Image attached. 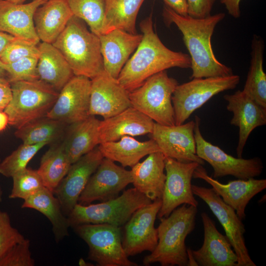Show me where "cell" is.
Masks as SVG:
<instances>
[{
    "mask_svg": "<svg viewBox=\"0 0 266 266\" xmlns=\"http://www.w3.org/2000/svg\"><path fill=\"white\" fill-rule=\"evenodd\" d=\"M227 109L233 114L231 125L239 128L236 153L242 158L243 149L251 132L257 127L266 124V108L259 105L242 91L224 96Z\"/></svg>",
    "mask_w": 266,
    "mask_h": 266,
    "instance_id": "ffe728a7",
    "label": "cell"
},
{
    "mask_svg": "<svg viewBox=\"0 0 266 266\" xmlns=\"http://www.w3.org/2000/svg\"><path fill=\"white\" fill-rule=\"evenodd\" d=\"M41 3L43 4L45 2H46V1L48 0H39Z\"/></svg>",
    "mask_w": 266,
    "mask_h": 266,
    "instance_id": "f5cc1de1",
    "label": "cell"
},
{
    "mask_svg": "<svg viewBox=\"0 0 266 266\" xmlns=\"http://www.w3.org/2000/svg\"><path fill=\"white\" fill-rule=\"evenodd\" d=\"M91 80L81 75H73L60 90L56 101L47 117L67 125L89 116Z\"/></svg>",
    "mask_w": 266,
    "mask_h": 266,
    "instance_id": "9a60e30c",
    "label": "cell"
},
{
    "mask_svg": "<svg viewBox=\"0 0 266 266\" xmlns=\"http://www.w3.org/2000/svg\"><path fill=\"white\" fill-rule=\"evenodd\" d=\"M12 98V90L9 82L0 76V110L4 111Z\"/></svg>",
    "mask_w": 266,
    "mask_h": 266,
    "instance_id": "7bdbcfd3",
    "label": "cell"
},
{
    "mask_svg": "<svg viewBox=\"0 0 266 266\" xmlns=\"http://www.w3.org/2000/svg\"><path fill=\"white\" fill-rule=\"evenodd\" d=\"M15 39L12 35L0 31V57L7 46Z\"/></svg>",
    "mask_w": 266,
    "mask_h": 266,
    "instance_id": "bcb514c9",
    "label": "cell"
},
{
    "mask_svg": "<svg viewBox=\"0 0 266 266\" xmlns=\"http://www.w3.org/2000/svg\"><path fill=\"white\" fill-rule=\"evenodd\" d=\"M37 57H26L9 64H4V72L10 83L19 81L39 79L37 73Z\"/></svg>",
    "mask_w": 266,
    "mask_h": 266,
    "instance_id": "74e56055",
    "label": "cell"
},
{
    "mask_svg": "<svg viewBox=\"0 0 266 266\" xmlns=\"http://www.w3.org/2000/svg\"><path fill=\"white\" fill-rule=\"evenodd\" d=\"M73 16L84 21L99 36L104 32V0H66Z\"/></svg>",
    "mask_w": 266,
    "mask_h": 266,
    "instance_id": "e575fe53",
    "label": "cell"
},
{
    "mask_svg": "<svg viewBox=\"0 0 266 266\" xmlns=\"http://www.w3.org/2000/svg\"><path fill=\"white\" fill-rule=\"evenodd\" d=\"M71 164L61 143L51 146L44 153L37 170L44 186L53 192L66 174Z\"/></svg>",
    "mask_w": 266,
    "mask_h": 266,
    "instance_id": "836d02e7",
    "label": "cell"
},
{
    "mask_svg": "<svg viewBox=\"0 0 266 266\" xmlns=\"http://www.w3.org/2000/svg\"><path fill=\"white\" fill-rule=\"evenodd\" d=\"M239 81L240 76L233 74L193 78L189 82L178 84L171 98L175 125L183 124L193 112L214 96L234 89Z\"/></svg>",
    "mask_w": 266,
    "mask_h": 266,
    "instance_id": "ba28073f",
    "label": "cell"
},
{
    "mask_svg": "<svg viewBox=\"0 0 266 266\" xmlns=\"http://www.w3.org/2000/svg\"><path fill=\"white\" fill-rule=\"evenodd\" d=\"M67 126L63 122L46 116L16 129L14 135L22 141L23 144H49L63 136Z\"/></svg>",
    "mask_w": 266,
    "mask_h": 266,
    "instance_id": "d6a6232c",
    "label": "cell"
},
{
    "mask_svg": "<svg viewBox=\"0 0 266 266\" xmlns=\"http://www.w3.org/2000/svg\"><path fill=\"white\" fill-rule=\"evenodd\" d=\"M21 207L35 209L45 215L52 224L57 242L68 236L70 226L67 217L63 213L58 199L48 188L44 187L25 199Z\"/></svg>",
    "mask_w": 266,
    "mask_h": 266,
    "instance_id": "f546056e",
    "label": "cell"
},
{
    "mask_svg": "<svg viewBox=\"0 0 266 266\" xmlns=\"http://www.w3.org/2000/svg\"><path fill=\"white\" fill-rule=\"evenodd\" d=\"M142 39L117 78L129 92L141 86L149 77L171 67L191 68L189 55L166 47L155 32L152 15L140 23Z\"/></svg>",
    "mask_w": 266,
    "mask_h": 266,
    "instance_id": "6da1fadb",
    "label": "cell"
},
{
    "mask_svg": "<svg viewBox=\"0 0 266 266\" xmlns=\"http://www.w3.org/2000/svg\"><path fill=\"white\" fill-rule=\"evenodd\" d=\"M216 0H187L188 15L195 18H203L211 15Z\"/></svg>",
    "mask_w": 266,
    "mask_h": 266,
    "instance_id": "b9f144b4",
    "label": "cell"
},
{
    "mask_svg": "<svg viewBox=\"0 0 266 266\" xmlns=\"http://www.w3.org/2000/svg\"><path fill=\"white\" fill-rule=\"evenodd\" d=\"M12 178L13 185L9 196L10 199L24 200L45 187L37 170L26 167Z\"/></svg>",
    "mask_w": 266,
    "mask_h": 266,
    "instance_id": "8d00e7d4",
    "label": "cell"
},
{
    "mask_svg": "<svg viewBox=\"0 0 266 266\" xmlns=\"http://www.w3.org/2000/svg\"><path fill=\"white\" fill-rule=\"evenodd\" d=\"M98 147L104 158L117 162L124 167H132L145 156L161 152L153 139L139 141L129 135L117 141L101 143Z\"/></svg>",
    "mask_w": 266,
    "mask_h": 266,
    "instance_id": "4316f807",
    "label": "cell"
},
{
    "mask_svg": "<svg viewBox=\"0 0 266 266\" xmlns=\"http://www.w3.org/2000/svg\"><path fill=\"white\" fill-rule=\"evenodd\" d=\"M165 164L166 179L162 205L157 215L159 219L167 217L183 204L195 207L199 204L192 192L191 180L194 170L200 164L182 163L169 157L165 158Z\"/></svg>",
    "mask_w": 266,
    "mask_h": 266,
    "instance_id": "7c38bea8",
    "label": "cell"
},
{
    "mask_svg": "<svg viewBox=\"0 0 266 266\" xmlns=\"http://www.w3.org/2000/svg\"><path fill=\"white\" fill-rule=\"evenodd\" d=\"M38 45L16 38L6 48L0 57V61L6 64L26 57L38 58Z\"/></svg>",
    "mask_w": 266,
    "mask_h": 266,
    "instance_id": "ab89813d",
    "label": "cell"
},
{
    "mask_svg": "<svg viewBox=\"0 0 266 266\" xmlns=\"http://www.w3.org/2000/svg\"><path fill=\"white\" fill-rule=\"evenodd\" d=\"M195 121L196 154L211 166L213 169V178L232 175L238 179L246 180L261 174L264 166L259 158L244 159L227 154L203 138L200 130V119L198 116H195Z\"/></svg>",
    "mask_w": 266,
    "mask_h": 266,
    "instance_id": "30bf717a",
    "label": "cell"
},
{
    "mask_svg": "<svg viewBox=\"0 0 266 266\" xmlns=\"http://www.w3.org/2000/svg\"><path fill=\"white\" fill-rule=\"evenodd\" d=\"M200 216L203 226V242L198 250H192L198 266H237V256L227 236L217 230L215 222L206 213H201Z\"/></svg>",
    "mask_w": 266,
    "mask_h": 266,
    "instance_id": "44dd1931",
    "label": "cell"
},
{
    "mask_svg": "<svg viewBox=\"0 0 266 266\" xmlns=\"http://www.w3.org/2000/svg\"><path fill=\"white\" fill-rule=\"evenodd\" d=\"M25 238L12 227L8 213L0 209V259L12 247Z\"/></svg>",
    "mask_w": 266,
    "mask_h": 266,
    "instance_id": "60d3db41",
    "label": "cell"
},
{
    "mask_svg": "<svg viewBox=\"0 0 266 266\" xmlns=\"http://www.w3.org/2000/svg\"><path fill=\"white\" fill-rule=\"evenodd\" d=\"M163 16L181 32L191 60V78L226 76L233 74L232 68L222 64L214 55L211 39L217 25L225 17L223 12L203 18L183 16L165 5Z\"/></svg>",
    "mask_w": 266,
    "mask_h": 266,
    "instance_id": "7a4b0ae2",
    "label": "cell"
},
{
    "mask_svg": "<svg viewBox=\"0 0 266 266\" xmlns=\"http://www.w3.org/2000/svg\"><path fill=\"white\" fill-rule=\"evenodd\" d=\"M99 36L104 70L117 78L130 56L139 44L142 34L116 29Z\"/></svg>",
    "mask_w": 266,
    "mask_h": 266,
    "instance_id": "603a6c76",
    "label": "cell"
},
{
    "mask_svg": "<svg viewBox=\"0 0 266 266\" xmlns=\"http://www.w3.org/2000/svg\"><path fill=\"white\" fill-rule=\"evenodd\" d=\"M73 16L66 0H48L33 15L34 28L40 40L53 43Z\"/></svg>",
    "mask_w": 266,
    "mask_h": 266,
    "instance_id": "484cf974",
    "label": "cell"
},
{
    "mask_svg": "<svg viewBox=\"0 0 266 266\" xmlns=\"http://www.w3.org/2000/svg\"><path fill=\"white\" fill-rule=\"evenodd\" d=\"M7 0L8 1L14 3L21 4V3H24V2L27 0Z\"/></svg>",
    "mask_w": 266,
    "mask_h": 266,
    "instance_id": "681fc988",
    "label": "cell"
},
{
    "mask_svg": "<svg viewBox=\"0 0 266 266\" xmlns=\"http://www.w3.org/2000/svg\"><path fill=\"white\" fill-rule=\"evenodd\" d=\"M38 48L39 55L37 68L39 79L60 91L74 75L70 66L52 44L42 42Z\"/></svg>",
    "mask_w": 266,
    "mask_h": 266,
    "instance_id": "83f0119b",
    "label": "cell"
},
{
    "mask_svg": "<svg viewBox=\"0 0 266 266\" xmlns=\"http://www.w3.org/2000/svg\"><path fill=\"white\" fill-rule=\"evenodd\" d=\"M46 143L36 144H22L0 162V173L6 177H11L27 167L34 155Z\"/></svg>",
    "mask_w": 266,
    "mask_h": 266,
    "instance_id": "d590c367",
    "label": "cell"
},
{
    "mask_svg": "<svg viewBox=\"0 0 266 266\" xmlns=\"http://www.w3.org/2000/svg\"><path fill=\"white\" fill-rule=\"evenodd\" d=\"M223 4L228 13L234 18H238L241 15L240 3L241 0H219Z\"/></svg>",
    "mask_w": 266,
    "mask_h": 266,
    "instance_id": "f6af8a7d",
    "label": "cell"
},
{
    "mask_svg": "<svg viewBox=\"0 0 266 266\" xmlns=\"http://www.w3.org/2000/svg\"><path fill=\"white\" fill-rule=\"evenodd\" d=\"M161 205L162 200L157 199L139 208L123 226L122 246L128 257L156 248L158 236L154 223Z\"/></svg>",
    "mask_w": 266,
    "mask_h": 266,
    "instance_id": "4fadbf2b",
    "label": "cell"
},
{
    "mask_svg": "<svg viewBox=\"0 0 266 266\" xmlns=\"http://www.w3.org/2000/svg\"><path fill=\"white\" fill-rule=\"evenodd\" d=\"M195 126V121L193 120L173 126L155 122L150 134L166 157L182 163L197 162L203 166L204 161L196 154Z\"/></svg>",
    "mask_w": 266,
    "mask_h": 266,
    "instance_id": "2e32d148",
    "label": "cell"
},
{
    "mask_svg": "<svg viewBox=\"0 0 266 266\" xmlns=\"http://www.w3.org/2000/svg\"><path fill=\"white\" fill-rule=\"evenodd\" d=\"M155 122L135 108L130 106L119 113L100 121L99 144L114 141L123 136H135L152 133Z\"/></svg>",
    "mask_w": 266,
    "mask_h": 266,
    "instance_id": "cb8c5ba5",
    "label": "cell"
},
{
    "mask_svg": "<svg viewBox=\"0 0 266 266\" xmlns=\"http://www.w3.org/2000/svg\"><path fill=\"white\" fill-rule=\"evenodd\" d=\"M10 85L12 98L4 112L8 124L16 129L46 116L59 93L40 79L16 81Z\"/></svg>",
    "mask_w": 266,
    "mask_h": 266,
    "instance_id": "5b68a950",
    "label": "cell"
},
{
    "mask_svg": "<svg viewBox=\"0 0 266 266\" xmlns=\"http://www.w3.org/2000/svg\"><path fill=\"white\" fill-rule=\"evenodd\" d=\"M152 202L135 188H131L120 196L99 203H77L67 217L72 228L85 224H106L121 228L136 210Z\"/></svg>",
    "mask_w": 266,
    "mask_h": 266,
    "instance_id": "8992f818",
    "label": "cell"
},
{
    "mask_svg": "<svg viewBox=\"0 0 266 266\" xmlns=\"http://www.w3.org/2000/svg\"><path fill=\"white\" fill-rule=\"evenodd\" d=\"M100 120L95 116L70 124L62 142L71 164L93 150L99 142Z\"/></svg>",
    "mask_w": 266,
    "mask_h": 266,
    "instance_id": "f1b7e54d",
    "label": "cell"
},
{
    "mask_svg": "<svg viewBox=\"0 0 266 266\" xmlns=\"http://www.w3.org/2000/svg\"><path fill=\"white\" fill-rule=\"evenodd\" d=\"M30 241L25 238L8 250L0 259V266H33Z\"/></svg>",
    "mask_w": 266,
    "mask_h": 266,
    "instance_id": "f35d334b",
    "label": "cell"
},
{
    "mask_svg": "<svg viewBox=\"0 0 266 266\" xmlns=\"http://www.w3.org/2000/svg\"><path fill=\"white\" fill-rule=\"evenodd\" d=\"M103 158L98 147H95L71 164L66 174L53 191L66 217L78 203L90 177Z\"/></svg>",
    "mask_w": 266,
    "mask_h": 266,
    "instance_id": "e0dca14e",
    "label": "cell"
},
{
    "mask_svg": "<svg viewBox=\"0 0 266 266\" xmlns=\"http://www.w3.org/2000/svg\"><path fill=\"white\" fill-rule=\"evenodd\" d=\"M165 158L161 152H154L131 167L134 188L152 201L163 196L166 179Z\"/></svg>",
    "mask_w": 266,
    "mask_h": 266,
    "instance_id": "d4e9b609",
    "label": "cell"
},
{
    "mask_svg": "<svg viewBox=\"0 0 266 266\" xmlns=\"http://www.w3.org/2000/svg\"><path fill=\"white\" fill-rule=\"evenodd\" d=\"M192 190L194 195L207 204L223 227L226 236L237 256V266H256L245 244L244 225L235 210L225 203L212 188L192 185Z\"/></svg>",
    "mask_w": 266,
    "mask_h": 266,
    "instance_id": "8fae6325",
    "label": "cell"
},
{
    "mask_svg": "<svg viewBox=\"0 0 266 266\" xmlns=\"http://www.w3.org/2000/svg\"><path fill=\"white\" fill-rule=\"evenodd\" d=\"M3 65V63L0 61V76H2V74L4 72Z\"/></svg>",
    "mask_w": 266,
    "mask_h": 266,
    "instance_id": "f907efd6",
    "label": "cell"
},
{
    "mask_svg": "<svg viewBox=\"0 0 266 266\" xmlns=\"http://www.w3.org/2000/svg\"><path fill=\"white\" fill-rule=\"evenodd\" d=\"M73 229L88 245V258L99 266H136L126 254L120 227L106 224H85Z\"/></svg>",
    "mask_w": 266,
    "mask_h": 266,
    "instance_id": "9c48e42d",
    "label": "cell"
},
{
    "mask_svg": "<svg viewBox=\"0 0 266 266\" xmlns=\"http://www.w3.org/2000/svg\"><path fill=\"white\" fill-rule=\"evenodd\" d=\"M178 85L168 76L166 70L147 78L143 83L129 92L131 106L165 126L175 125L172 96Z\"/></svg>",
    "mask_w": 266,
    "mask_h": 266,
    "instance_id": "52a82bcc",
    "label": "cell"
},
{
    "mask_svg": "<svg viewBox=\"0 0 266 266\" xmlns=\"http://www.w3.org/2000/svg\"><path fill=\"white\" fill-rule=\"evenodd\" d=\"M41 4L39 0L21 4L0 0V31L38 45L40 40L35 30L33 15Z\"/></svg>",
    "mask_w": 266,
    "mask_h": 266,
    "instance_id": "7402d4cb",
    "label": "cell"
},
{
    "mask_svg": "<svg viewBox=\"0 0 266 266\" xmlns=\"http://www.w3.org/2000/svg\"><path fill=\"white\" fill-rule=\"evenodd\" d=\"M2 191L0 186V203L2 201Z\"/></svg>",
    "mask_w": 266,
    "mask_h": 266,
    "instance_id": "816d5d0a",
    "label": "cell"
},
{
    "mask_svg": "<svg viewBox=\"0 0 266 266\" xmlns=\"http://www.w3.org/2000/svg\"><path fill=\"white\" fill-rule=\"evenodd\" d=\"M8 125V118L4 111L0 110V132L4 130Z\"/></svg>",
    "mask_w": 266,
    "mask_h": 266,
    "instance_id": "7dc6e473",
    "label": "cell"
},
{
    "mask_svg": "<svg viewBox=\"0 0 266 266\" xmlns=\"http://www.w3.org/2000/svg\"><path fill=\"white\" fill-rule=\"evenodd\" d=\"M91 80L89 114L106 119L131 106L129 92L104 70Z\"/></svg>",
    "mask_w": 266,
    "mask_h": 266,
    "instance_id": "ac0fdd59",
    "label": "cell"
},
{
    "mask_svg": "<svg viewBox=\"0 0 266 266\" xmlns=\"http://www.w3.org/2000/svg\"><path fill=\"white\" fill-rule=\"evenodd\" d=\"M264 47L263 38L254 34L251 41L250 67L242 91L266 108V74L263 67Z\"/></svg>",
    "mask_w": 266,
    "mask_h": 266,
    "instance_id": "4dcf8cb0",
    "label": "cell"
},
{
    "mask_svg": "<svg viewBox=\"0 0 266 266\" xmlns=\"http://www.w3.org/2000/svg\"><path fill=\"white\" fill-rule=\"evenodd\" d=\"M193 178L202 179L210 184L224 202L235 210L241 220L245 218V208L250 200L266 188V179L254 178L238 179L223 184L209 176L201 165L194 170Z\"/></svg>",
    "mask_w": 266,
    "mask_h": 266,
    "instance_id": "d6986e66",
    "label": "cell"
},
{
    "mask_svg": "<svg viewBox=\"0 0 266 266\" xmlns=\"http://www.w3.org/2000/svg\"><path fill=\"white\" fill-rule=\"evenodd\" d=\"M73 16L52 43L62 54L74 75L90 79L104 70L100 38Z\"/></svg>",
    "mask_w": 266,
    "mask_h": 266,
    "instance_id": "277c9868",
    "label": "cell"
},
{
    "mask_svg": "<svg viewBox=\"0 0 266 266\" xmlns=\"http://www.w3.org/2000/svg\"><path fill=\"white\" fill-rule=\"evenodd\" d=\"M197 207L183 204L169 216L160 219L158 242L155 249L144 257L143 264L159 263L162 266H188L186 238L194 230Z\"/></svg>",
    "mask_w": 266,
    "mask_h": 266,
    "instance_id": "3957f363",
    "label": "cell"
},
{
    "mask_svg": "<svg viewBox=\"0 0 266 266\" xmlns=\"http://www.w3.org/2000/svg\"><path fill=\"white\" fill-rule=\"evenodd\" d=\"M188 258V266H198L197 263L195 261L192 253V250L190 248L187 249Z\"/></svg>",
    "mask_w": 266,
    "mask_h": 266,
    "instance_id": "c3c4849f",
    "label": "cell"
},
{
    "mask_svg": "<svg viewBox=\"0 0 266 266\" xmlns=\"http://www.w3.org/2000/svg\"><path fill=\"white\" fill-rule=\"evenodd\" d=\"M144 0H104V32L117 29L136 33L135 22ZM103 33V34H104Z\"/></svg>",
    "mask_w": 266,
    "mask_h": 266,
    "instance_id": "1f68e13d",
    "label": "cell"
},
{
    "mask_svg": "<svg viewBox=\"0 0 266 266\" xmlns=\"http://www.w3.org/2000/svg\"><path fill=\"white\" fill-rule=\"evenodd\" d=\"M167 5L175 12L183 16L188 15L187 0H164Z\"/></svg>",
    "mask_w": 266,
    "mask_h": 266,
    "instance_id": "ee69618b",
    "label": "cell"
},
{
    "mask_svg": "<svg viewBox=\"0 0 266 266\" xmlns=\"http://www.w3.org/2000/svg\"><path fill=\"white\" fill-rule=\"evenodd\" d=\"M132 182L131 170L103 158L90 177L79 198L78 203L87 205L96 200L103 202L114 199Z\"/></svg>",
    "mask_w": 266,
    "mask_h": 266,
    "instance_id": "5bb4252c",
    "label": "cell"
}]
</instances>
